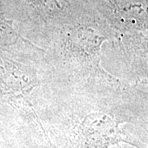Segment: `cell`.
I'll return each instance as SVG.
<instances>
[{
  "label": "cell",
  "instance_id": "1",
  "mask_svg": "<svg viewBox=\"0 0 148 148\" xmlns=\"http://www.w3.org/2000/svg\"><path fill=\"white\" fill-rule=\"evenodd\" d=\"M49 110L52 132L61 148H110L126 143L147 148L121 127L132 122V91L114 93L56 86Z\"/></svg>",
  "mask_w": 148,
  "mask_h": 148
},
{
  "label": "cell",
  "instance_id": "2",
  "mask_svg": "<svg viewBox=\"0 0 148 148\" xmlns=\"http://www.w3.org/2000/svg\"><path fill=\"white\" fill-rule=\"evenodd\" d=\"M117 33L95 8L60 27L44 45V64L56 86L124 93L132 86L101 66V47Z\"/></svg>",
  "mask_w": 148,
  "mask_h": 148
},
{
  "label": "cell",
  "instance_id": "3",
  "mask_svg": "<svg viewBox=\"0 0 148 148\" xmlns=\"http://www.w3.org/2000/svg\"><path fill=\"white\" fill-rule=\"evenodd\" d=\"M13 5L20 32L41 48L60 27L94 8L90 0H13Z\"/></svg>",
  "mask_w": 148,
  "mask_h": 148
},
{
  "label": "cell",
  "instance_id": "4",
  "mask_svg": "<svg viewBox=\"0 0 148 148\" xmlns=\"http://www.w3.org/2000/svg\"><path fill=\"white\" fill-rule=\"evenodd\" d=\"M95 12L119 33L148 31V0H90Z\"/></svg>",
  "mask_w": 148,
  "mask_h": 148
},
{
  "label": "cell",
  "instance_id": "5",
  "mask_svg": "<svg viewBox=\"0 0 148 148\" xmlns=\"http://www.w3.org/2000/svg\"><path fill=\"white\" fill-rule=\"evenodd\" d=\"M131 77L148 85V36L144 32L119 33L113 41Z\"/></svg>",
  "mask_w": 148,
  "mask_h": 148
},
{
  "label": "cell",
  "instance_id": "6",
  "mask_svg": "<svg viewBox=\"0 0 148 148\" xmlns=\"http://www.w3.org/2000/svg\"><path fill=\"white\" fill-rule=\"evenodd\" d=\"M132 122L136 119V121L147 131L148 133V94L140 91L136 99L132 102L131 107Z\"/></svg>",
  "mask_w": 148,
  "mask_h": 148
},
{
  "label": "cell",
  "instance_id": "7",
  "mask_svg": "<svg viewBox=\"0 0 148 148\" xmlns=\"http://www.w3.org/2000/svg\"><path fill=\"white\" fill-rule=\"evenodd\" d=\"M49 148H57V147H55V145L53 144V146H52V147H49Z\"/></svg>",
  "mask_w": 148,
  "mask_h": 148
}]
</instances>
